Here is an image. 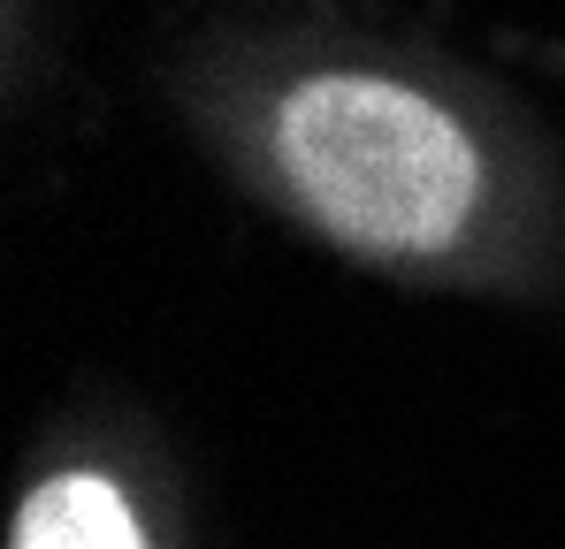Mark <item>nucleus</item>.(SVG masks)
Instances as JSON below:
<instances>
[{"label":"nucleus","mask_w":565,"mask_h":549,"mask_svg":"<svg viewBox=\"0 0 565 549\" xmlns=\"http://www.w3.org/2000/svg\"><path fill=\"white\" fill-rule=\"evenodd\" d=\"M8 549H146V535H138V519H130V504H122L115 481L62 473V481H46V488L23 496Z\"/></svg>","instance_id":"obj_2"},{"label":"nucleus","mask_w":565,"mask_h":549,"mask_svg":"<svg viewBox=\"0 0 565 549\" xmlns=\"http://www.w3.org/2000/svg\"><path fill=\"white\" fill-rule=\"evenodd\" d=\"M276 153L313 222L367 252H436L481 198L467 130L382 77H306L282 99Z\"/></svg>","instance_id":"obj_1"}]
</instances>
